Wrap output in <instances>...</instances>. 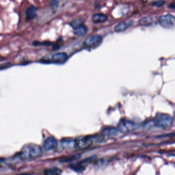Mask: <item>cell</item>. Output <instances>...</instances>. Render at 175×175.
I'll return each instance as SVG.
<instances>
[{
	"label": "cell",
	"mask_w": 175,
	"mask_h": 175,
	"mask_svg": "<svg viewBox=\"0 0 175 175\" xmlns=\"http://www.w3.org/2000/svg\"><path fill=\"white\" fill-rule=\"evenodd\" d=\"M42 154L41 147L35 144H29L25 145L21 152V157L25 160L33 159L40 157Z\"/></svg>",
	"instance_id": "1"
},
{
	"label": "cell",
	"mask_w": 175,
	"mask_h": 175,
	"mask_svg": "<svg viewBox=\"0 0 175 175\" xmlns=\"http://www.w3.org/2000/svg\"><path fill=\"white\" fill-rule=\"evenodd\" d=\"M173 121V118L169 115L159 113L152 122L156 127L162 129H167L172 126Z\"/></svg>",
	"instance_id": "2"
},
{
	"label": "cell",
	"mask_w": 175,
	"mask_h": 175,
	"mask_svg": "<svg viewBox=\"0 0 175 175\" xmlns=\"http://www.w3.org/2000/svg\"><path fill=\"white\" fill-rule=\"evenodd\" d=\"M137 127V124L134 122L127 119H122L118 124V130L121 132L126 133L133 131Z\"/></svg>",
	"instance_id": "3"
},
{
	"label": "cell",
	"mask_w": 175,
	"mask_h": 175,
	"mask_svg": "<svg viewBox=\"0 0 175 175\" xmlns=\"http://www.w3.org/2000/svg\"><path fill=\"white\" fill-rule=\"evenodd\" d=\"M93 140L90 137H81L78 138L75 141V148L78 150L87 149L91 146Z\"/></svg>",
	"instance_id": "4"
},
{
	"label": "cell",
	"mask_w": 175,
	"mask_h": 175,
	"mask_svg": "<svg viewBox=\"0 0 175 175\" xmlns=\"http://www.w3.org/2000/svg\"><path fill=\"white\" fill-rule=\"evenodd\" d=\"M102 37L98 34L90 35L86 39L84 42V45L88 48H96L100 45L102 42Z\"/></svg>",
	"instance_id": "5"
},
{
	"label": "cell",
	"mask_w": 175,
	"mask_h": 175,
	"mask_svg": "<svg viewBox=\"0 0 175 175\" xmlns=\"http://www.w3.org/2000/svg\"><path fill=\"white\" fill-rule=\"evenodd\" d=\"M175 17L170 14L161 15L159 18V22L161 26L165 28H171L175 24Z\"/></svg>",
	"instance_id": "6"
},
{
	"label": "cell",
	"mask_w": 175,
	"mask_h": 175,
	"mask_svg": "<svg viewBox=\"0 0 175 175\" xmlns=\"http://www.w3.org/2000/svg\"><path fill=\"white\" fill-rule=\"evenodd\" d=\"M58 145L56 139L53 137L47 138L44 141L43 148L46 151H49L55 149Z\"/></svg>",
	"instance_id": "7"
},
{
	"label": "cell",
	"mask_w": 175,
	"mask_h": 175,
	"mask_svg": "<svg viewBox=\"0 0 175 175\" xmlns=\"http://www.w3.org/2000/svg\"><path fill=\"white\" fill-rule=\"evenodd\" d=\"M68 59V56L64 52H60L53 54L52 56V60L53 62L57 64H63Z\"/></svg>",
	"instance_id": "8"
},
{
	"label": "cell",
	"mask_w": 175,
	"mask_h": 175,
	"mask_svg": "<svg viewBox=\"0 0 175 175\" xmlns=\"http://www.w3.org/2000/svg\"><path fill=\"white\" fill-rule=\"evenodd\" d=\"M157 20L156 17H144L140 19L139 23L142 26H150L153 24L156 23Z\"/></svg>",
	"instance_id": "9"
},
{
	"label": "cell",
	"mask_w": 175,
	"mask_h": 175,
	"mask_svg": "<svg viewBox=\"0 0 175 175\" xmlns=\"http://www.w3.org/2000/svg\"><path fill=\"white\" fill-rule=\"evenodd\" d=\"M132 24V22L131 21L122 22L115 26V31L118 32H122L125 31Z\"/></svg>",
	"instance_id": "10"
},
{
	"label": "cell",
	"mask_w": 175,
	"mask_h": 175,
	"mask_svg": "<svg viewBox=\"0 0 175 175\" xmlns=\"http://www.w3.org/2000/svg\"><path fill=\"white\" fill-rule=\"evenodd\" d=\"M26 19L28 20H32L37 16V9L34 6H29L25 11Z\"/></svg>",
	"instance_id": "11"
},
{
	"label": "cell",
	"mask_w": 175,
	"mask_h": 175,
	"mask_svg": "<svg viewBox=\"0 0 175 175\" xmlns=\"http://www.w3.org/2000/svg\"><path fill=\"white\" fill-rule=\"evenodd\" d=\"M74 33L78 37H81L84 35L86 33L87 31V28L85 25L83 24V23L79 25L78 26L73 28Z\"/></svg>",
	"instance_id": "12"
},
{
	"label": "cell",
	"mask_w": 175,
	"mask_h": 175,
	"mask_svg": "<svg viewBox=\"0 0 175 175\" xmlns=\"http://www.w3.org/2000/svg\"><path fill=\"white\" fill-rule=\"evenodd\" d=\"M107 17L103 14H95L92 17V20L94 23H101L106 21Z\"/></svg>",
	"instance_id": "13"
},
{
	"label": "cell",
	"mask_w": 175,
	"mask_h": 175,
	"mask_svg": "<svg viewBox=\"0 0 175 175\" xmlns=\"http://www.w3.org/2000/svg\"><path fill=\"white\" fill-rule=\"evenodd\" d=\"M62 171L57 168H49L44 171L45 175H61Z\"/></svg>",
	"instance_id": "14"
},
{
	"label": "cell",
	"mask_w": 175,
	"mask_h": 175,
	"mask_svg": "<svg viewBox=\"0 0 175 175\" xmlns=\"http://www.w3.org/2000/svg\"><path fill=\"white\" fill-rule=\"evenodd\" d=\"M118 132V130H117L116 128L108 127V128L104 129L103 131H102V134L103 135H107V136H114V137L117 135Z\"/></svg>",
	"instance_id": "15"
},
{
	"label": "cell",
	"mask_w": 175,
	"mask_h": 175,
	"mask_svg": "<svg viewBox=\"0 0 175 175\" xmlns=\"http://www.w3.org/2000/svg\"><path fill=\"white\" fill-rule=\"evenodd\" d=\"M70 168L72 169H73V171L77 172H81L84 171L85 169V167L83 165V163L70 165Z\"/></svg>",
	"instance_id": "16"
},
{
	"label": "cell",
	"mask_w": 175,
	"mask_h": 175,
	"mask_svg": "<svg viewBox=\"0 0 175 175\" xmlns=\"http://www.w3.org/2000/svg\"><path fill=\"white\" fill-rule=\"evenodd\" d=\"M63 145L66 148H75V141L72 140H67L63 142Z\"/></svg>",
	"instance_id": "17"
},
{
	"label": "cell",
	"mask_w": 175,
	"mask_h": 175,
	"mask_svg": "<svg viewBox=\"0 0 175 175\" xmlns=\"http://www.w3.org/2000/svg\"><path fill=\"white\" fill-rule=\"evenodd\" d=\"M165 3V1H153L152 2V5L153 6H156L158 7H160L163 6Z\"/></svg>",
	"instance_id": "18"
},
{
	"label": "cell",
	"mask_w": 175,
	"mask_h": 175,
	"mask_svg": "<svg viewBox=\"0 0 175 175\" xmlns=\"http://www.w3.org/2000/svg\"><path fill=\"white\" fill-rule=\"evenodd\" d=\"M50 4L52 7H56L59 4V2L58 1H52L50 2Z\"/></svg>",
	"instance_id": "19"
},
{
	"label": "cell",
	"mask_w": 175,
	"mask_h": 175,
	"mask_svg": "<svg viewBox=\"0 0 175 175\" xmlns=\"http://www.w3.org/2000/svg\"><path fill=\"white\" fill-rule=\"evenodd\" d=\"M171 8H172V9H174L175 8V4H171V6H169Z\"/></svg>",
	"instance_id": "20"
}]
</instances>
